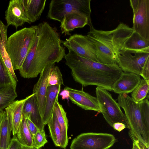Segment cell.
Listing matches in <instances>:
<instances>
[{"mask_svg": "<svg viewBox=\"0 0 149 149\" xmlns=\"http://www.w3.org/2000/svg\"><path fill=\"white\" fill-rule=\"evenodd\" d=\"M37 25L35 40L19 70L24 78L37 77L46 66L58 63L66 55L63 41L55 29L47 22Z\"/></svg>", "mask_w": 149, "mask_h": 149, "instance_id": "cell-1", "label": "cell"}, {"mask_svg": "<svg viewBox=\"0 0 149 149\" xmlns=\"http://www.w3.org/2000/svg\"><path fill=\"white\" fill-rule=\"evenodd\" d=\"M68 50L64 58L75 81L83 86L95 85L112 91L113 84L123 72L117 64H106L93 61Z\"/></svg>", "mask_w": 149, "mask_h": 149, "instance_id": "cell-2", "label": "cell"}, {"mask_svg": "<svg viewBox=\"0 0 149 149\" xmlns=\"http://www.w3.org/2000/svg\"><path fill=\"white\" fill-rule=\"evenodd\" d=\"M132 28L120 22L115 29L109 31L90 29L87 36L95 46L99 62L117 64L120 51L133 32Z\"/></svg>", "mask_w": 149, "mask_h": 149, "instance_id": "cell-3", "label": "cell"}, {"mask_svg": "<svg viewBox=\"0 0 149 149\" xmlns=\"http://www.w3.org/2000/svg\"><path fill=\"white\" fill-rule=\"evenodd\" d=\"M118 103L124 110L130 127L129 132L149 146V102L145 99L138 103L127 94L118 97Z\"/></svg>", "mask_w": 149, "mask_h": 149, "instance_id": "cell-4", "label": "cell"}, {"mask_svg": "<svg viewBox=\"0 0 149 149\" xmlns=\"http://www.w3.org/2000/svg\"><path fill=\"white\" fill-rule=\"evenodd\" d=\"M38 25L17 31L7 39L6 49L14 70H19L33 43L37 33Z\"/></svg>", "mask_w": 149, "mask_h": 149, "instance_id": "cell-5", "label": "cell"}, {"mask_svg": "<svg viewBox=\"0 0 149 149\" xmlns=\"http://www.w3.org/2000/svg\"><path fill=\"white\" fill-rule=\"evenodd\" d=\"M95 93L100 113L107 122L112 127L115 123H122L126 125V128L130 129L125 114L111 94L105 88L99 86L96 87Z\"/></svg>", "mask_w": 149, "mask_h": 149, "instance_id": "cell-6", "label": "cell"}, {"mask_svg": "<svg viewBox=\"0 0 149 149\" xmlns=\"http://www.w3.org/2000/svg\"><path fill=\"white\" fill-rule=\"evenodd\" d=\"M91 0H52L49 6L47 16L51 19L61 22L64 15L74 12L81 13L91 18Z\"/></svg>", "mask_w": 149, "mask_h": 149, "instance_id": "cell-7", "label": "cell"}, {"mask_svg": "<svg viewBox=\"0 0 149 149\" xmlns=\"http://www.w3.org/2000/svg\"><path fill=\"white\" fill-rule=\"evenodd\" d=\"M116 141L114 136L110 134L83 133L72 140L70 149H108Z\"/></svg>", "mask_w": 149, "mask_h": 149, "instance_id": "cell-8", "label": "cell"}, {"mask_svg": "<svg viewBox=\"0 0 149 149\" xmlns=\"http://www.w3.org/2000/svg\"><path fill=\"white\" fill-rule=\"evenodd\" d=\"M149 59V51L122 49L120 51L117 65L123 72L140 75L143 67Z\"/></svg>", "mask_w": 149, "mask_h": 149, "instance_id": "cell-9", "label": "cell"}, {"mask_svg": "<svg viewBox=\"0 0 149 149\" xmlns=\"http://www.w3.org/2000/svg\"><path fill=\"white\" fill-rule=\"evenodd\" d=\"M134 31L149 40V0H130Z\"/></svg>", "mask_w": 149, "mask_h": 149, "instance_id": "cell-10", "label": "cell"}, {"mask_svg": "<svg viewBox=\"0 0 149 149\" xmlns=\"http://www.w3.org/2000/svg\"><path fill=\"white\" fill-rule=\"evenodd\" d=\"M62 43L68 50L74 52L78 56L99 62L96 47L86 36L74 34Z\"/></svg>", "mask_w": 149, "mask_h": 149, "instance_id": "cell-11", "label": "cell"}, {"mask_svg": "<svg viewBox=\"0 0 149 149\" xmlns=\"http://www.w3.org/2000/svg\"><path fill=\"white\" fill-rule=\"evenodd\" d=\"M55 64L47 65L40 73L39 78L35 84L33 93L35 94L40 114L42 117L44 114L47 94L48 79L50 72Z\"/></svg>", "mask_w": 149, "mask_h": 149, "instance_id": "cell-12", "label": "cell"}, {"mask_svg": "<svg viewBox=\"0 0 149 149\" xmlns=\"http://www.w3.org/2000/svg\"><path fill=\"white\" fill-rule=\"evenodd\" d=\"M64 89L69 91V99L73 103L86 110H93L100 113L96 97L83 90H78L67 86Z\"/></svg>", "mask_w": 149, "mask_h": 149, "instance_id": "cell-13", "label": "cell"}, {"mask_svg": "<svg viewBox=\"0 0 149 149\" xmlns=\"http://www.w3.org/2000/svg\"><path fill=\"white\" fill-rule=\"evenodd\" d=\"M7 25L15 27L21 26L25 23H30L24 10L23 0H11L5 12Z\"/></svg>", "mask_w": 149, "mask_h": 149, "instance_id": "cell-14", "label": "cell"}, {"mask_svg": "<svg viewBox=\"0 0 149 149\" xmlns=\"http://www.w3.org/2000/svg\"><path fill=\"white\" fill-rule=\"evenodd\" d=\"M60 26L61 33L65 36L70 35V32L77 28H81L88 25L90 29L93 27L92 22L87 17L79 12H74L65 15L61 22Z\"/></svg>", "mask_w": 149, "mask_h": 149, "instance_id": "cell-15", "label": "cell"}, {"mask_svg": "<svg viewBox=\"0 0 149 149\" xmlns=\"http://www.w3.org/2000/svg\"><path fill=\"white\" fill-rule=\"evenodd\" d=\"M141 80V76L138 74L123 72L113 84L112 91L119 95L132 93Z\"/></svg>", "mask_w": 149, "mask_h": 149, "instance_id": "cell-16", "label": "cell"}, {"mask_svg": "<svg viewBox=\"0 0 149 149\" xmlns=\"http://www.w3.org/2000/svg\"><path fill=\"white\" fill-rule=\"evenodd\" d=\"M32 95V94L24 99L14 101L5 109L10 124L11 132L13 136H16L17 130L22 121L24 104L25 102Z\"/></svg>", "mask_w": 149, "mask_h": 149, "instance_id": "cell-17", "label": "cell"}, {"mask_svg": "<svg viewBox=\"0 0 149 149\" xmlns=\"http://www.w3.org/2000/svg\"><path fill=\"white\" fill-rule=\"evenodd\" d=\"M23 116L26 119L30 120L40 130H44V124L40 114L35 94L25 102L23 109Z\"/></svg>", "mask_w": 149, "mask_h": 149, "instance_id": "cell-18", "label": "cell"}, {"mask_svg": "<svg viewBox=\"0 0 149 149\" xmlns=\"http://www.w3.org/2000/svg\"><path fill=\"white\" fill-rule=\"evenodd\" d=\"M46 1V0H23L24 10L30 23L39 19Z\"/></svg>", "mask_w": 149, "mask_h": 149, "instance_id": "cell-19", "label": "cell"}, {"mask_svg": "<svg viewBox=\"0 0 149 149\" xmlns=\"http://www.w3.org/2000/svg\"><path fill=\"white\" fill-rule=\"evenodd\" d=\"M61 85L58 84L47 86L45 111L42 117L44 125L47 124L52 116L55 102L58 100Z\"/></svg>", "mask_w": 149, "mask_h": 149, "instance_id": "cell-20", "label": "cell"}, {"mask_svg": "<svg viewBox=\"0 0 149 149\" xmlns=\"http://www.w3.org/2000/svg\"><path fill=\"white\" fill-rule=\"evenodd\" d=\"M47 124L48 127L50 136L55 146L65 149L68 143L64 139L56 116L53 111Z\"/></svg>", "mask_w": 149, "mask_h": 149, "instance_id": "cell-21", "label": "cell"}, {"mask_svg": "<svg viewBox=\"0 0 149 149\" xmlns=\"http://www.w3.org/2000/svg\"><path fill=\"white\" fill-rule=\"evenodd\" d=\"M122 49L137 51H149V40L133 31L125 41Z\"/></svg>", "mask_w": 149, "mask_h": 149, "instance_id": "cell-22", "label": "cell"}, {"mask_svg": "<svg viewBox=\"0 0 149 149\" xmlns=\"http://www.w3.org/2000/svg\"><path fill=\"white\" fill-rule=\"evenodd\" d=\"M16 136L22 146V149H33L34 148L33 146V137L28 127L26 119L23 116Z\"/></svg>", "mask_w": 149, "mask_h": 149, "instance_id": "cell-23", "label": "cell"}, {"mask_svg": "<svg viewBox=\"0 0 149 149\" xmlns=\"http://www.w3.org/2000/svg\"><path fill=\"white\" fill-rule=\"evenodd\" d=\"M11 125L6 112L3 111L0 130V148L7 149L11 140Z\"/></svg>", "mask_w": 149, "mask_h": 149, "instance_id": "cell-24", "label": "cell"}, {"mask_svg": "<svg viewBox=\"0 0 149 149\" xmlns=\"http://www.w3.org/2000/svg\"><path fill=\"white\" fill-rule=\"evenodd\" d=\"M53 111L56 115L64 139L68 143L67 131L68 126V120L67 117L66 113L62 106L58 102V100L55 102Z\"/></svg>", "mask_w": 149, "mask_h": 149, "instance_id": "cell-25", "label": "cell"}, {"mask_svg": "<svg viewBox=\"0 0 149 149\" xmlns=\"http://www.w3.org/2000/svg\"><path fill=\"white\" fill-rule=\"evenodd\" d=\"M16 88L11 85L0 91V110H3L14 101L17 96Z\"/></svg>", "mask_w": 149, "mask_h": 149, "instance_id": "cell-26", "label": "cell"}, {"mask_svg": "<svg viewBox=\"0 0 149 149\" xmlns=\"http://www.w3.org/2000/svg\"><path fill=\"white\" fill-rule=\"evenodd\" d=\"M17 83L5 65L0 54V91L11 85L16 87Z\"/></svg>", "mask_w": 149, "mask_h": 149, "instance_id": "cell-27", "label": "cell"}, {"mask_svg": "<svg viewBox=\"0 0 149 149\" xmlns=\"http://www.w3.org/2000/svg\"><path fill=\"white\" fill-rule=\"evenodd\" d=\"M149 80L142 79L138 86L131 93V97L136 102H139L144 100L148 92Z\"/></svg>", "mask_w": 149, "mask_h": 149, "instance_id": "cell-28", "label": "cell"}, {"mask_svg": "<svg viewBox=\"0 0 149 149\" xmlns=\"http://www.w3.org/2000/svg\"><path fill=\"white\" fill-rule=\"evenodd\" d=\"M58 84L64 85L62 75L59 68L54 65L48 76L47 86Z\"/></svg>", "mask_w": 149, "mask_h": 149, "instance_id": "cell-29", "label": "cell"}, {"mask_svg": "<svg viewBox=\"0 0 149 149\" xmlns=\"http://www.w3.org/2000/svg\"><path fill=\"white\" fill-rule=\"evenodd\" d=\"M0 54L3 61L13 79L18 81L16 76L13 69L11 59L8 54L5 47L2 48L0 51Z\"/></svg>", "mask_w": 149, "mask_h": 149, "instance_id": "cell-30", "label": "cell"}, {"mask_svg": "<svg viewBox=\"0 0 149 149\" xmlns=\"http://www.w3.org/2000/svg\"><path fill=\"white\" fill-rule=\"evenodd\" d=\"M33 141L34 148L40 149L43 146L48 142L44 131L39 129L33 138Z\"/></svg>", "mask_w": 149, "mask_h": 149, "instance_id": "cell-31", "label": "cell"}, {"mask_svg": "<svg viewBox=\"0 0 149 149\" xmlns=\"http://www.w3.org/2000/svg\"><path fill=\"white\" fill-rule=\"evenodd\" d=\"M129 134L133 141L132 149H149V146L142 142L131 133L129 132Z\"/></svg>", "mask_w": 149, "mask_h": 149, "instance_id": "cell-32", "label": "cell"}, {"mask_svg": "<svg viewBox=\"0 0 149 149\" xmlns=\"http://www.w3.org/2000/svg\"><path fill=\"white\" fill-rule=\"evenodd\" d=\"M8 27V26L5 25L0 20V33L2 42L5 46V48L7 41V32Z\"/></svg>", "mask_w": 149, "mask_h": 149, "instance_id": "cell-33", "label": "cell"}, {"mask_svg": "<svg viewBox=\"0 0 149 149\" xmlns=\"http://www.w3.org/2000/svg\"><path fill=\"white\" fill-rule=\"evenodd\" d=\"M143 79L146 80H149V59L145 63L142 69L140 75Z\"/></svg>", "mask_w": 149, "mask_h": 149, "instance_id": "cell-34", "label": "cell"}, {"mask_svg": "<svg viewBox=\"0 0 149 149\" xmlns=\"http://www.w3.org/2000/svg\"><path fill=\"white\" fill-rule=\"evenodd\" d=\"M22 146L17 139L16 136H13L11 139L10 144L7 149H22Z\"/></svg>", "mask_w": 149, "mask_h": 149, "instance_id": "cell-35", "label": "cell"}, {"mask_svg": "<svg viewBox=\"0 0 149 149\" xmlns=\"http://www.w3.org/2000/svg\"><path fill=\"white\" fill-rule=\"evenodd\" d=\"M26 119L28 127L33 138L39 129L30 120Z\"/></svg>", "mask_w": 149, "mask_h": 149, "instance_id": "cell-36", "label": "cell"}, {"mask_svg": "<svg viewBox=\"0 0 149 149\" xmlns=\"http://www.w3.org/2000/svg\"><path fill=\"white\" fill-rule=\"evenodd\" d=\"M112 127L115 130L118 132H120L126 128V125L120 122L114 123Z\"/></svg>", "mask_w": 149, "mask_h": 149, "instance_id": "cell-37", "label": "cell"}, {"mask_svg": "<svg viewBox=\"0 0 149 149\" xmlns=\"http://www.w3.org/2000/svg\"><path fill=\"white\" fill-rule=\"evenodd\" d=\"M62 97V100L67 99L68 100L69 99V91L64 89L60 94Z\"/></svg>", "mask_w": 149, "mask_h": 149, "instance_id": "cell-38", "label": "cell"}, {"mask_svg": "<svg viewBox=\"0 0 149 149\" xmlns=\"http://www.w3.org/2000/svg\"><path fill=\"white\" fill-rule=\"evenodd\" d=\"M3 111H4L3 110H0V130L3 116Z\"/></svg>", "mask_w": 149, "mask_h": 149, "instance_id": "cell-39", "label": "cell"}, {"mask_svg": "<svg viewBox=\"0 0 149 149\" xmlns=\"http://www.w3.org/2000/svg\"><path fill=\"white\" fill-rule=\"evenodd\" d=\"M0 149H4L2 148H0Z\"/></svg>", "mask_w": 149, "mask_h": 149, "instance_id": "cell-40", "label": "cell"}, {"mask_svg": "<svg viewBox=\"0 0 149 149\" xmlns=\"http://www.w3.org/2000/svg\"><path fill=\"white\" fill-rule=\"evenodd\" d=\"M33 149H36L35 148H34Z\"/></svg>", "mask_w": 149, "mask_h": 149, "instance_id": "cell-41", "label": "cell"}]
</instances>
